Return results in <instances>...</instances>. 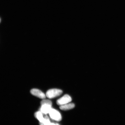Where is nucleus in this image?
Returning a JSON list of instances; mask_svg holds the SVG:
<instances>
[{
  "label": "nucleus",
  "mask_w": 125,
  "mask_h": 125,
  "mask_svg": "<svg viewBox=\"0 0 125 125\" xmlns=\"http://www.w3.org/2000/svg\"><path fill=\"white\" fill-rule=\"evenodd\" d=\"M62 93V90L59 89H53L48 90L46 93V96L51 99L60 96Z\"/></svg>",
  "instance_id": "1"
},
{
  "label": "nucleus",
  "mask_w": 125,
  "mask_h": 125,
  "mask_svg": "<svg viewBox=\"0 0 125 125\" xmlns=\"http://www.w3.org/2000/svg\"><path fill=\"white\" fill-rule=\"evenodd\" d=\"M49 114L51 118L54 121H59L62 119V115L60 112L55 109L52 108Z\"/></svg>",
  "instance_id": "2"
},
{
  "label": "nucleus",
  "mask_w": 125,
  "mask_h": 125,
  "mask_svg": "<svg viewBox=\"0 0 125 125\" xmlns=\"http://www.w3.org/2000/svg\"><path fill=\"white\" fill-rule=\"evenodd\" d=\"M72 100L71 98L69 95L65 94L57 100V104L58 105L61 106L70 103Z\"/></svg>",
  "instance_id": "3"
},
{
  "label": "nucleus",
  "mask_w": 125,
  "mask_h": 125,
  "mask_svg": "<svg viewBox=\"0 0 125 125\" xmlns=\"http://www.w3.org/2000/svg\"><path fill=\"white\" fill-rule=\"evenodd\" d=\"M31 93L32 95L42 99L46 98V95L40 90L37 89H33L31 90Z\"/></svg>",
  "instance_id": "4"
},
{
  "label": "nucleus",
  "mask_w": 125,
  "mask_h": 125,
  "mask_svg": "<svg viewBox=\"0 0 125 125\" xmlns=\"http://www.w3.org/2000/svg\"><path fill=\"white\" fill-rule=\"evenodd\" d=\"M75 106V104L73 103H69L64 105L60 106L59 108L61 110L66 111L74 108Z\"/></svg>",
  "instance_id": "5"
},
{
  "label": "nucleus",
  "mask_w": 125,
  "mask_h": 125,
  "mask_svg": "<svg viewBox=\"0 0 125 125\" xmlns=\"http://www.w3.org/2000/svg\"><path fill=\"white\" fill-rule=\"evenodd\" d=\"M51 106L48 104H44V105H41V107L40 108V111L42 113L47 114L49 113L51 109Z\"/></svg>",
  "instance_id": "6"
},
{
  "label": "nucleus",
  "mask_w": 125,
  "mask_h": 125,
  "mask_svg": "<svg viewBox=\"0 0 125 125\" xmlns=\"http://www.w3.org/2000/svg\"><path fill=\"white\" fill-rule=\"evenodd\" d=\"M42 113L41 112H37L35 114V116L36 118L38 119L40 122V124L43 122L44 120V118H43Z\"/></svg>",
  "instance_id": "7"
},
{
  "label": "nucleus",
  "mask_w": 125,
  "mask_h": 125,
  "mask_svg": "<svg viewBox=\"0 0 125 125\" xmlns=\"http://www.w3.org/2000/svg\"><path fill=\"white\" fill-rule=\"evenodd\" d=\"M44 120L43 122L40 124L41 125H51V123L49 117L47 116H45L44 118Z\"/></svg>",
  "instance_id": "8"
},
{
  "label": "nucleus",
  "mask_w": 125,
  "mask_h": 125,
  "mask_svg": "<svg viewBox=\"0 0 125 125\" xmlns=\"http://www.w3.org/2000/svg\"><path fill=\"white\" fill-rule=\"evenodd\" d=\"M41 106L44 104H48L52 106V103L51 101L49 100L44 99L42 100L41 102Z\"/></svg>",
  "instance_id": "9"
}]
</instances>
